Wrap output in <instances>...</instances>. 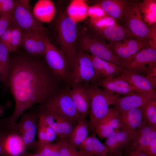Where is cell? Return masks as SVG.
I'll list each match as a JSON object with an SVG mask.
<instances>
[{"mask_svg": "<svg viewBox=\"0 0 156 156\" xmlns=\"http://www.w3.org/2000/svg\"><path fill=\"white\" fill-rule=\"evenodd\" d=\"M118 130L115 129L114 132L106 138L104 145L107 148L109 154H113L116 150L117 135Z\"/></svg>", "mask_w": 156, "mask_h": 156, "instance_id": "60d3db41", "label": "cell"}, {"mask_svg": "<svg viewBox=\"0 0 156 156\" xmlns=\"http://www.w3.org/2000/svg\"><path fill=\"white\" fill-rule=\"evenodd\" d=\"M106 41L88 27V30L86 32L80 31L78 49L125 68L122 63L110 50Z\"/></svg>", "mask_w": 156, "mask_h": 156, "instance_id": "5b68a950", "label": "cell"}, {"mask_svg": "<svg viewBox=\"0 0 156 156\" xmlns=\"http://www.w3.org/2000/svg\"><path fill=\"white\" fill-rule=\"evenodd\" d=\"M44 111L77 122L82 118L69 93V88L58 90L43 103L29 109Z\"/></svg>", "mask_w": 156, "mask_h": 156, "instance_id": "3957f363", "label": "cell"}, {"mask_svg": "<svg viewBox=\"0 0 156 156\" xmlns=\"http://www.w3.org/2000/svg\"><path fill=\"white\" fill-rule=\"evenodd\" d=\"M78 150L88 156H109L107 148L97 138L94 132L87 137L81 144Z\"/></svg>", "mask_w": 156, "mask_h": 156, "instance_id": "7402d4cb", "label": "cell"}, {"mask_svg": "<svg viewBox=\"0 0 156 156\" xmlns=\"http://www.w3.org/2000/svg\"><path fill=\"white\" fill-rule=\"evenodd\" d=\"M20 116L21 118L15 126L21 136L26 149L35 148L36 149L37 141L36 139L39 121L37 112L33 109Z\"/></svg>", "mask_w": 156, "mask_h": 156, "instance_id": "8fae6325", "label": "cell"}, {"mask_svg": "<svg viewBox=\"0 0 156 156\" xmlns=\"http://www.w3.org/2000/svg\"><path fill=\"white\" fill-rule=\"evenodd\" d=\"M36 150L37 153L42 156H59V148L57 143L43 144L37 143Z\"/></svg>", "mask_w": 156, "mask_h": 156, "instance_id": "1f68e13d", "label": "cell"}, {"mask_svg": "<svg viewBox=\"0 0 156 156\" xmlns=\"http://www.w3.org/2000/svg\"><path fill=\"white\" fill-rule=\"evenodd\" d=\"M156 99V91L138 93L119 98L113 105V108L121 113L132 109L141 108L151 101Z\"/></svg>", "mask_w": 156, "mask_h": 156, "instance_id": "4fadbf2b", "label": "cell"}, {"mask_svg": "<svg viewBox=\"0 0 156 156\" xmlns=\"http://www.w3.org/2000/svg\"><path fill=\"white\" fill-rule=\"evenodd\" d=\"M90 57L99 80L111 79L120 75L125 68L90 54Z\"/></svg>", "mask_w": 156, "mask_h": 156, "instance_id": "44dd1931", "label": "cell"}, {"mask_svg": "<svg viewBox=\"0 0 156 156\" xmlns=\"http://www.w3.org/2000/svg\"><path fill=\"white\" fill-rule=\"evenodd\" d=\"M24 31L18 27L12 26L9 52H16L18 47L21 46Z\"/></svg>", "mask_w": 156, "mask_h": 156, "instance_id": "4dcf8cb0", "label": "cell"}, {"mask_svg": "<svg viewBox=\"0 0 156 156\" xmlns=\"http://www.w3.org/2000/svg\"><path fill=\"white\" fill-rule=\"evenodd\" d=\"M105 125L111 127L114 129L123 131L130 134L121 118L118 112V114L112 118Z\"/></svg>", "mask_w": 156, "mask_h": 156, "instance_id": "74e56055", "label": "cell"}, {"mask_svg": "<svg viewBox=\"0 0 156 156\" xmlns=\"http://www.w3.org/2000/svg\"><path fill=\"white\" fill-rule=\"evenodd\" d=\"M141 108L145 120L156 126V99L150 101Z\"/></svg>", "mask_w": 156, "mask_h": 156, "instance_id": "d6a6232c", "label": "cell"}, {"mask_svg": "<svg viewBox=\"0 0 156 156\" xmlns=\"http://www.w3.org/2000/svg\"><path fill=\"white\" fill-rule=\"evenodd\" d=\"M15 6V0H0V15H12Z\"/></svg>", "mask_w": 156, "mask_h": 156, "instance_id": "d590c367", "label": "cell"}, {"mask_svg": "<svg viewBox=\"0 0 156 156\" xmlns=\"http://www.w3.org/2000/svg\"><path fill=\"white\" fill-rule=\"evenodd\" d=\"M38 115L39 121L37 129L38 136L37 143L39 144L47 143L45 130V121L41 116L38 114Z\"/></svg>", "mask_w": 156, "mask_h": 156, "instance_id": "ab89813d", "label": "cell"}, {"mask_svg": "<svg viewBox=\"0 0 156 156\" xmlns=\"http://www.w3.org/2000/svg\"><path fill=\"white\" fill-rule=\"evenodd\" d=\"M95 85L112 94L116 93L127 96L139 93L131 85L117 77L100 79Z\"/></svg>", "mask_w": 156, "mask_h": 156, "instance_id": "ffe728a7", "label": "cell"}, {"mask_svg": "<svg viewBox=\"0 0 156 156\" xmlns=\"http://www.w3.org/2000/svg\"><path fill=\"white\" fill-rule=\"evenodd\" d=\"M44 121L45 130L47 142V143H52L55 140L57 135L53 129L46 122L45 120Z\"/></svg>", "mask_w": 156, "mask_h": 156, "instance_id": "f6af8a7d", "label": "cell"}, {"mask_svg": "<svg viewBox=\"0 0 156 156\" xmlns=\"http://www.w3.org/2000/svg\"><path fill=\"white\" fill-rule=\"evenodd\" d=\"M156 67V49L145 48L132 59L125 68L135 71L146 76L148 72Z\"/></svg>", "mask_w": 156, "mask_h": 156, "instance_id": "5bb4252c", "label": "cell"}, {"mask_svg": "<svg viewBox=\"0 0 156 156\" xmlns=\"http://www.w3.org/2000/svg\"><path fill=\"white\" fill-rule=\"evenodd\" d=\"M145 76L156 87V67L149 70Z\"/></svg>", "mask_w": 156, "mask_h": 156, "instance_id": "c3c4849f", "label": "cell"}, {"mask_svg": "<svg viewBox=\"0 0 156 156\" xmlns=\"http://www.w3.org/2000/svg\"><path fill=\"white\" fill-rule=\"evenodd\" d=\"M54 26L57 33L60 49L67 60L69 73L79 51L78 42L80 31L77 23L69 16L66 11L59 13L54 21Z\"/></svg>", "mask_w": 156, "mask_h": 156, "instance_id": "7a4b0ae2", "label": "cell"}, {"mask_svg": "<svg viewBox=\"0 0 156 156\" xmlns=\"http://www.w3.org/2000/svg\"><path fill=\"white\" fill-rule=\"evenodd\" d=\"M36 111L53 129L60 139H67L77 122L46 111Z\"/></svg>", "mask_w": 156, "mask_h": 156, "instance_id": "9a60e30c", "label": "cell"}, {"mask_svg": "<svg viewBox=\"0 0 156 156\" xmlns=\"http://www.w3.org/2000/svg\"><path fill=\"white\" fill-rule=\"evenodd\" d=\"M144 151L149 156L156 155V138L150 142Z\"/></svg>", "mask_w": 156, "mask_h": 156, "instance_id": "7dc6e473", "label": "cell"}, {"mask_svg": "<svg viewBox=\"0 0 156 156\" xmlns=\"http://www.w3.org/2000/svg\"><path fill=\"white\" fill-rule=\"evenodd\" d=\"M88 27L108 42H117L135 38L125 25L117 24L98 27L89 24Z\"/></svg>", "mask_w": 156, "mask_h": 156, "instance_id": "e0dca14e", "label": "cell"}, {"mask_svg": "<svg viewBox=\"0 0 156 156\" xmlns=\"http://www.w3.org/2000/svg\"><path fill=\"white\" fill-rule=\"evenodd\" d=\"M156 0L140 1L139 8L142 17L149 26L156 23Z\"/></svg>", "mask_w": 156, "mask_h": 156, "instance_id": "83f0119b", "label": "cell"}, {"mask_svg": "<svg viewBox=\"0 0 156 156\" xmlns=\"http://www.w3.org/2000/svg\"><path fill=\"white\" fill-rule=\"evenodd\" d=\"M107 46L122 63L125 68L136 54L143 49L150 47L148 41L135 38L117 42H108Z\"/></svg>", "mask_w": 156, "mask_h": 156, "instance_id": "7c38bea8", "label": "cell"}, {"mask_svg": "<svg viewBox=\"0 0 156 156\" xmlns=\"http://www.w3.org/2000/svg\"><path fill=\"white\" fill-rule=\"evenodd\" d=\"M13 26L24 31H31L47 36V29L31 13L29 7L15 0V6L12 15Z\"/></svg>", "mask_w": 156, "mask_h": 156, "instance_id": "30bf717a", "label": "cell"}, {"mask_svg": "<svg viewBox=\"0 0 156 156\" xmlns=\"http://www.w3.org/2000/svg\"><path fill=\"white\" fill-rule=\"evenodd\" d=\"M9 52L0 42V80L5 88H9L8 76L10 64Z\"/></svg>", "mask_w": 156, "mask_h": 156, "instance_id": "4316f807", "label": "cell"}, {"mask_svg": "<svg viewBox=\"0 0 156 156\" xmlns=\"http://www.w3.org/2000/svg\"><path fill=\"white\" fill-rule=\"evenodd\" d=\"M127 0H98L93 1V5L102 10L117 24L125 23Z\"/></svg>", "mask_w": 156, "mask_h": 156, "instance_id": "2e32d148", "label": "cell"}, {"mask_svg": "<svg viewBox=\"0 0 156 156\" xmlns=\"http://www.w3.org/2000/svg\"><path fill=\"white\" fill-rule=\"evenodd\" d=\"M88 121L82 118L77 122L69 137L66 139L68 143L75 148H79L88 136Z\"/></svg>", "mask_w": 156, "mask_h": 156, "instance_id": "d4e9b609", "label": "cell"}, {"mask_svg": "<svg viewBox=\"0 0 156 156\" xmlns=\"http://www.w3.org/2000/svg\"><path fill=\"white\" fill-rule=\"evenodd\" d=\"M156 138V131L146 135L137 138H133L131 141L132 146L135 149L144 151L150 142Z\"/></svg>", "mask_w": 156, "mask_h": 156, "instance_id": "836d02e7", "label": "cell"}, {"mask_svg": "<svg viewBox=\"0 0 156 156\" xmlns=\"http://www.w3.org/2000/svg\"><path fill=\"white\" fill-rule=\"evenodd\" d=\"M119 114L129 132L133 136L136 129L145 120L141 108L132 109Z\"/></svg>", "mask_w": 156, "mask_h": 156, "instance_id": "603a6c76", "label": "cell"}, {"mask_svg": "<svg viewBox=\"0 0 156 156\" xmlns=\"http://www.w3.org/2000/svg\"><path fill=\"white\" fill-rule=\"evenodd\" d=\"M99 80L93 67L90 54L79 50L67 82L70 85L90 82L95 85Z\"/></svg>", "mask_w": 156, "mask_h": 156, "instance_id": "8992f818", "label": "cell"}, {"mask_svg": "<svg viewBox=\"0 0 156 156\" xmlns=\"http://www.w3.org/2000/svg\"><path fill=\"white\" fill-rule=\"evenodd\" d=\"M156 156V155H152V156Z\"/></svg>", "mask_w": 156, "mask_h": 156, "instance_id": "db71d44e", "label": "cell"}, {"mask_svg": "<svg viewBox=\"0 0 156 156\" xmlns=\"http://www.w3.org/2000/svg\"><path fill=\"white\" fill-rule=\"evenodd\" d=\"M0 156H4L2 147L0 144Z\"/></svg>", "mask_w": 156, "mask_h": 156, "instance_id": "816d5d0a", "label": "cell"}, {"mask_svg": "<svg viewBox=\"0 0 156 156\" xmlns=\"http://www.w3.org/2000/svg\"><path fill=\"white\" fill-rule=\"evenodd\" d=\"M12 27L7 30L0 38V42L4 45L8 51L10 45Z\"/></svg>", "mask_w": 156, "mask_h": 156, "instance_id": "ee69618b", "label": "cell"}, {"mask_svg": "<svg viewBox=\"0 0 156 156\" xmlns=\"http://www.w3.org/2000/svg\"><path fill=\"white\" fill-rule=\"evenodd\" d=\"M16 53L10 57L8 76L15 107L6 119L12 124L26 110L43 103L59 90L60 81L40 57Z\"/></svg>", "mask_w": 156, "mask_h": 156, "instance_id": "6da1fadb", "label": "cell"}, {"mask_svg": "<svg viewBox=\"0 0 156 156\" xmlns=\"http://www.w3.org/2000/svg\"><path fill=\"white\" fill-rule=\"evenodd\" d=\"M24 31L21 46L29 55L36 56L35 32L31 31Z\"/></svg>", "mask_w": 156, "mask_h": 156, "instance_id": "f546056e", "label": "cell"}, {"mask_svg": "<svg viewBox=\"0 0 156 156\" xmlns=\"http://www.w3.org/2000/svg\"><path fill=\"white\" fill-rule=\"evenodd\" d=\"M115 77L128 83L139 93L147 92L155 90L156 87L145 76L131 70L125 68L122 74Z\"/></svg>", "mask_w": 156, "mask_h": 156, "instance_id": "d6986e66", "label": "cell"}, {"mask_svg": "<svg viewBox=\"0 0 156 156\" xmlns=\"http://www.w3.org/2000/svg\"><path fill=\"white\" fill-rule=\"evenodd\" d=\"M10 102L8 101L4 105L0 104V112L3 114L6 108L10 106Z\"/></svg>", "mask_w": 156, "mask_h": 156, "instance_id": "f907efd6", "label": "cell"}, {"mask_svg": "<svg viewBox=\"0 0 156 156\" xmlns=\"http://www.w3.org/2000/svg\"><path fill=\"white\" fill-rule=\"evenodd\" d=\"M43 35L35 32V40L36 56L40 57L44 55L46 49V47L42 36ZM45 36V35H44Z\"/></svg>", "mask_w": 156, "mask_h": 156, "instance_id": "f35d334b", "label": "cell"}, {"mask_svg": "<svg viewBox=\"0 0 156 156\" xmlns=\"http://www.w3.org/2000/svg\"><path fill=\"white\" fill-rule=\"evenodd\" d=\"M16 123H9L5 118L0 119V144L4 156H20L26 149Z\"/></svg>", "mask_w": 156, "mask_h": 156, "instance_id": "52a82bcc", "label": "cell"}, {"mask_svg": "<svg viewBox=\"0 0 156 156\" xmlns=\"http://www.w3.org/2000/svg\"></svg>", "mask_w": 156, "mask_h": 156, "instance_id": "11a10c76", "label": "cell"}, {"mask_svg": "<svg viewBox=\"0 0 156 156\" xmlns=\"http://www.w3.org/2000/svg\"><path fill=\"white\" fill-rule=\"evenodd\" d=\"M42 38L46 47L44 56L46 64L59 81L67 82L69 72L66 56L51 42L48 36L43 35Z\"/></svg>", "mask_w": 156, "mask_h": 156, "instance_id": "ba28073f", "label": "cell"}, {"mask_svg": "<svg viewBox=\"0 0 156 156\" xmlns=\"http://www.w3.org/2000/svg\"><path fill=\"white\" fill-rule=\"evenodd\" d=\"M129 156H149L144 151L135 149L129 153Z\"/></svg>", "mask_w": 156, "mask_h": 156, "instance_id": "681fc988", "label": "cell"}, {"mask_svg": "<svg viewBox=\"0 0 156 156\" xmlns=\"http://www.w3.org/2000/svg\"><path fill=\"white\" fill-rule=\"evenodd\" d=\"M115 129L109 126L105 125L102 128L94 132L102 139L106 138L111 135Z\"/></svg>", "mask_w": 156, "mask_h": 156, "instance_id": "7bdbcfd3", "label": "cell"}, {"mask_svg": "<svg viewBox=\"0 0 156 156\" xmlns=\"http://www.w3.org/2000/svg\"><path fill=\"white\" fill-rule=\"evenodd\" d=\"M83 83L90 101L89 129L94 131L95 124L107 114L109 106L113 105L119 97L118 95L109 93L95 85Z\"/></svg>", "mask_w": 156, "mask_h": 156, "instance_id": "277c9868", "label": "cell"}, {"mask_svg": "<svg viewBox=\"0 0 156 156\" xmlns=\"http://www.w3.org/2000/svg\"><path fill=\"white\" fill-rule=\"evenodd\" d=\"M133 137V136L125 131L118 130L117 135L116 149L129 144Z\"/></svg>", "mask_w": 156, "mask_h": 156, "instance_id": "8d00e7d4", "label": "cell"}, {"mask_svg": "<svg viewBox=\"0 0 156 156\" xmlns=\"http://www.w3.org/2000/svg\"><path fill=\"white\" fill-rule=\"evenodd\" d=\"M55 12V5L51 1L40 0L35 4L33 14L41 22L49 23L53 19Z\"/></svg>", "mask_w": 156, "mask_h": 156, "instance_id": "cb8c5ba5", "label": "cell"}, {"mask_svg": "<svg viewBox=\"0 0 156 156\" xmlns=\"http://www.w3.org/2000/svg\"><path fill=\"white\" fill-rule=\"evenodd\" d=\"M69 89V94L76 108L83 118H86L89 115L90 101L88 92L84 83L74 84Z\"/></svg>", "mask_w": 156, "mask_h": 156, "instance_id": "ac0fdd59", "label": "cell"}, {"mask_svg": "<svg viewBox=\"0 0 156 156\" xmlns=\"http://www.w3.org/2000/svg\"><path fill=\"white\" fill-rule=\"evenodd\" d=\"M149 27L151 30V33L148 40V43L150 47L156 49V23Z\"/></svg>", "mask_w": 156, "mask_h": 156, "instance_id": "bcb514c9", "label": "cell"}, {"mask_svg": "<svg viewBox=\"0 0 156 156\" xmlns=\"http://www.w3.org/2000/svg\"><path fill=\"white\" fill-rule=\"evenodd\" d=\"M59 148V156H89L71 146L66 139H58L57 142Z\"/></svg>", "mask_w": 156, "mask_h": 156, "instance_id": "f1b7e54d", "label": "cell"}, {"mask_svg": "<svg viewBox=\"0 0 156 156\" xmlns=\"http://www.w3.org/2000/svg\"><path fill=\"white\" fill-rule=\"evenodd\" d=\"M89 156H95L93 155H89Z\"/></svg>", "mask_w": 156, "mask_h": 156, "instance_id": "f5cc1de1", "label": "cell"}, {"mask_svg": "<svg viewBox=\"0 0 156 156\" xmlns=\"http://www.w3.org/2000/svg\"><path fill=\"white\" fill-rule=\"evenodd\" d=\"M88 7L85 1L74 0L71 1L66 11L69 16L77 23L87 16Z\"/></svg>", "mask_w": 156, "mask_h": 156, "instance_id": "484cf974", "label": "cell"}, {"mask_svg": "<svg viewBox=\"0 0 156 156\" xmlns=\"http://www.w3.org/2000/svg\"><path fill=\"white\" fill-rule=\"evenodd\" d=\"M139 1L127 0L124 25L134 38L148 42L151 30L142 17L139 8Z\"/></svg>", "mask_w": 156, "mask_h": 156, "instance_id": "9c48e42d", "label": "cell"}, {"mask_svg": "<svg viewBox=\"0 0 156 156\" xmlns=\"http://www.w3.org/2000/svg\"><path fill=\"white\" fill-rule=\"evenodd\" d=\"M154 131H156V126L145 120L136 129L133 138H138L148 135Z\"/></svg>", "mask_w": 156, "mask_h": 156, "instance_id": "e575fe53", "label": "cell"}, {"mask_svg": "<svg viewBox=\"0 0 156 156\" xmlns=\"http://www.w3.org/2000/svg\"><path fill=\"white\" fill-rule=\"evenodd\" d=\"M12 26V15H0V38L7 30Z\"/></svg>", "mask_w": 156, "mask_h": 156, "instance_id": "b9f144b4", "label": "cell"}]
</instances>
